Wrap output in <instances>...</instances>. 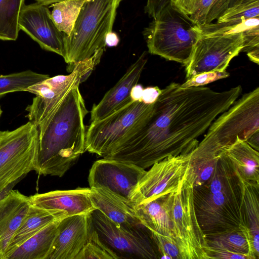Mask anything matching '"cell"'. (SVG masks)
I'll list each match as a JSON object with an SVG mask.
<instances>
[{
  "instance_id": "cell-38",
  "label": "cell",
  "mask_w": 259,
  "mask_h": 259,
  "mask_svg": "<svg viewBox=\"0 0 259 259\" xmlns=\"http://www.w3.org/2000/svg\"><path fill=\"white\" fill-rule=\"evenodd\" d=\"M143 88L140 84H136L132 88L130 96L133 101H142Z\"/></svg>"
},
{
  "instance_id": "cell-28",
  "label": "cell",
  "mask_w": 259,
  "mask_h": 259,
  "mask_svg": "<svg viewBox=\"0 0 259 259\" xmlns=\"http://www.w3.org/2000/svg\"><path fill=\"white\" fill-rule=\"evenodd\" d=\"M85 0H64L51 4L52 19L60 31L69 35Z\"/></svg>"
},
{
  "instance_id": "cell-19",
  "label": "cell",
  "mask_w": 259,
  "mask_h": 259,
  "mask_svg": "<svg viewBox=\"0 0 259 259\" xmlns=\"http://www.w3.org/2000/svg\"><path fill=\"white\" fill-rule=\"evenodd\" d=\"M90 188L56 190L29 197L31 205L62 214L65 218L89 214L96 209L90 197Z\"/></svg>"
},
{
  "instance_id": "cell-14",
  "label": "cell",
  "mask_w": 259,
  "mask_h": 259,
  "mask_svg": "<svg viewBox=\"0 0 259 259\" xmlns=\"http://www.w3.org/2000/svg\"><path fill=\"white\" fill-rule=\"evenodd\" d=\"M146 170L133 164L104 158L96 161L90 170V188L104 187L130 200Z\"/></svg>"
},
{
  "instance_id": "cell-21",
  "label": "cell",
  "mask_w": 259,
  "mask_h": 259,
  "mask_svg": "<svg viewBox=\"0 0 259 259\" xmlns=\"http://www.w3.org/2000/svg\"><path fill=\"white\" fill-rule=\"evenodd\" d=\"M175 193L135 203L134 208L142 224L151 232L172 238L170 209Z\"/></svg>"
},
{
  "instance_id": "cell-30",
  "label": "cell",
  "mask_w": 259,
  "mask_h": 259,
  "mask_svg": "<svg viewBox=\"0 0 259 259\" xmlns=\"http://www.w3.org/2000/svg\"><path fill=\"white\" fill-rule=\"evenodd\" d=\"M256 17H259V0H242L229 6L215 23L232 26Z\"/></svg>"
},
{
  "instance_id": "cell-37",
  "label": "cell",
  "mask_w": 259,
  "mask_h": 259,
  "mask_svg": "<svg viewBox=\"0 0 259 259\" xmlns=\"http://www.w3.org/2000/svg\"><path fill=\"white\" fill-rule=\"evenodd\" d=\"M199 0H170L171 4L185 14L190 15Z\"/></svg>"
},
{
  "instance_id": "cell-43",
  "label": "cell",
  "mask_w": 259,
  "mask_h": 259,
  "mask_svg": "<svg viewBox=\"0 0 259 259\" xmlns=\"http://www.w3.org/2000/svg\"><path fill=\"white\" fill-rule=\"evenodd\" d=\"M37 2L41 3L46 5H49L55 3L59 2L64 0H35Z\"/></svg>"
},
{
  "instance_id": "cell-13",
  "label": "cell",
  "mask_w": 259,
  "mask_h": 259,
  "mask_svg": "<svg viewBox=\"0 0 259 259\" xmlns=\"http://www.w3.org/2000/svg\"><path fill=\"white\" fill-rule=\"evenodd\" d=\"M190 153L170 156L154 163L146 171L130 200L136 204L176 192L185 181Z\"/></svg>"
},
{
  "instance_id": "cell-36",
  "label": "cell",
  "mask_w": 259,
  "mask_h": 259,
  "mask_svg": "<svg viewBox=\"0 0 259 259\" xmlns=\"http://www.w3.org/2000/svg\"><path fill=\"white\" fill-rule=\"evenodd\" d=\"M161 93L158 87H150L143 89L142 101L147 104H154Z\"/></svg>"
},
{
  "instance_id": "cell-9",
  "label": "cell",
  "mask_w": 259,
  "mask_h": 259,
  "mask_svg": "<svg viewBox=\"0 0 259 259\" xmlns=\"http://www.w3.org/2000/svg\"><path fill=\"white\" fill-rule=\"evenodd\" d=\"M153 106L132 100L104 118L91 122L86 131V151L103 157L147 121Z\"/></svg>"
},
{
  "instance_id": "cell-17",
  "label": "cell",
  "mask_w": 259,
  "mask_h": 259,
  "mask_svg": "<svg viewBox=\"0 0 259 259\" xmlns=\"http://www.w3.org/2000/svg\"><path fill=\"white\" fill-rule=\"evenodd\" d=\"M89 214L69 216L59 221L57 233L47 259H75L88 238Z\"/></svg>"
},
{
  "instance_id": "cell-46",
  "label": "cell",
  "mask_w": 259,
  "mask_h": 259,
  "mask_svg": "<svg viewBox=\"0 0 259 259\" xmlns=\"http://www.w3.org/2000/svg\"><path fill=\"white\" fill-rule=\"evenodd\" d=\"M0 253H1V246H0Z\"/></svg>"
},
{
  "instance_id": "cell-44",
  "label": "cell",
  "mask_w": 259,
  "mask_h": 259,
  "mask_svg": "<svg viewBox=\"0 0 259 259\" xmlns=\"http://www.w3.org/2000/svg\"><path fill=\"white\" fill-rule=\"evenodd\" d=\"M240 1L242 0H229L228 7L237 2Z\"/></svg>"
},
{
  "instance_id": "cell-24",
  "label": "cell",
  "mask_w": 259,
  "mask_h": 259,
  "mask_svg": "<svg viewBox=\"0 0 259 259\" xmlns=\"http://www.w3.org/2000/svg\"><path fill=\"white\" fill-rule=\"evenodd\" d=\"M60 220L54 222L40 230L16 248L6 259H47L55 238Z\"/></svg>"
},
{
  "instance_id": "cell-31",
  "label": "cell",
  "mask_w": 259,
  "mask_h": 259,
  "mask_svg": "<svg viewBox=\"0 0 259 259\" xmlns=\"http://www.w3.org/2000/svg\"><path fill=\"white\" fill-rule=\"evenodd\" d=\"M75 259L118 258L100 241L96 232L90 226L87 241Z\"/></svg>"
},
{
  "instance_id": "cell-35",
  "label": "cell",
  "mask_w": 259,
  "mask_h": 259,
  "mask_svg": "<svg viewBox=\"0 0 259 259\" xmlns=\"http://www.w3.org/2000/svg\"><path fill=\"white\" fill-rule=\"evenodd\" d=\"M229 0H214L206 20L205 26L217 20L228 7Z\"/></svg>"
},
{
  "instance_id": "cell-45",
  "label": "cell",
  "mask_w": 259,
  "mask_h": 259,
  "mask_svg": "<svg viewBox=\"0 0 259 259\" xmlns=\"http://www.w3.org/2000/svg\"><path fill=\"white\" fill-rule=\"evenodd\" d=\"M2 110L1 107L0 106V117H1V116L2 115Z\"/></svg>"
},
{
  "instance_id": "cell-11",
  "label": "cell",
  "mask_w": 259,
  "mask_h": 259,
  "mask_svg": "<svg viewBox=\"0 0 259 259\" xmlns=\"http://www.w3.org/2000/svg\"><path fill=\"white\" fill-rule=\"evenodd\" d=\"M172 238L181 259H209L206 241L198 222L193 197V187L185 181L174 193L170 209Z\"/></svg>"
},
{
  "instance_id": "cell-40",
  "label": "cell",
  "mask_w": 259,
  "mask_h": 259,
  "mask_svg": "<svg viewBox=\"0 0 259 259\" xmlns=\"http://www.w3.org/2000/svg\"><path fill=\"white\" fill-rule=\"evenodd\" d=\"M251 147L258 151L259 130L252 134L246 141Z\"/></svg>"
},
{
  "instance_id": "cell-18",
  "label": "cell",
  "mask_w": 259,
  "mask_h": 259,
  "mask_svg": "<svg viewBox=\"0 0 259 259\" xmlns=\"http://www.w3.org/2000/svg\"><path fill=\"white\" fill-rule=\"evenodd\" d=\"M147 62V52L145 51L102 100L98 104H94L91 111V122L104 118L132 101L131 91L138 84Z\"/></svg>"
},
{
  "instance_id": "cell-7",
  "label": "cell",
  "mask_w": 259,
  "mask_h": 259,
  "mask_svg": "<svg viewBox=\"0 0 259 259\" xmlns=\"http://www.w3.org/2000/svg\"><path fill=\"white\" fill-rule=\"evenodd\" d=\"M251 23L249 19L232 26L217 25L211 31L202 32L186 66V79L203 72L226 70L231 60L241 52L242 32Z\"/></svg>"
},
{
  "instance_id": "cell-1",
  "label": "cell",
  "mask_w": 259,
  "mask_h": 259,
  "mask_svg": "<svg viewBox=\"0 0 259 259\" xmlns=\"http://www.w3.org/2000/svg\"><path fill=\"white\" fill-rule=\"evenodd\" d=\"M242 90L240 85L222 92L202 86L183 88L172 82L161 90L147 121L103 157L145 169L168 156L188 154Z\"/></svg>"
},
{
  "instance_id": "cell-39",
  "label": "cell",
  "mask_w": 259,
  "mask_h": 259,
  "mask_svg": "<svg viewBox=\"0 0 259 259\" xmlns=\"http://www.w3.org/2000/svg\"><path fill=\"white\" fill-rule=\"evenodd\" d=\"M119 41L118 35L114 32H109L106 36L105 43L108 47H115Z\"/></svg>"
},
{
  "instance_id": "cell-20",
  "label": "cell",
  "mask_w": 259,
  "mask_h": 259,
  "mask_svg": "<svg viewBox=\"0 0 259 259\" xmlns=\"http://www.w3.org/2000/svg\"><path fill=\"white\" fill-rule=\"evenodd\" d=\"M29 197L12 190L0 200V259H3L7 247L30 206Z\"/></svg>"
},
{
  "instance_id": "cell-10",
  "label": "cell",
  "mask_w": 259,
  "mask_h": 259,
  "mask_svg": "<svg viewBox=\"0 0 259 259\" xmlns=\"http://www.w3.org/2000/svg\"><path fill=\"white\" fill-rule=\"evenodd\" d=\"M38 139L37 127L30 121L13 131H0V193L35 170Z\"/></svg>"
},
{
  "instance_id": "cell-23",
  "label": "cell",
  "mask_w": 259,
  "mask_h": 259,
  "mask_svg": "<svg viewBox=\"0 0 259 259\" xmlns=\"http://www.w3.org/2000/svg\"><path fill=\"white\" fill-rule=\"evenodd\" d=\"M240 178L259 183V153L245 141L239 139L224 152Z\"/></svg>"
},
{
  "instance_id": "cell-42",
  "label": "cell",
  "mask_w": 259,
  "mask_h": 259,
  "mask_svg": "<svg viewBox=\"0 0 259 259\" xmlns=\"http://www.w3.org/2000/svg\"><path fill=\"white\" fill-rule=\"evenodd\" d=\"M18 182H19V181H16L10 184L0 193V200L5 197L13 189V187Z\"/></svg>"
},
{
  "instance_id": "cell-26",
  "label": "cell",
  "mask_w": 259,
  "mask_h": 259,
  "mask_svg": "<svg viewBox=\"0 0 259 259\" xmlns=\"http://www.w3.org/2000/svg\"><path fill=\"white\" fill-rule=\"evenodd\" d=\"M239 177L247 226L252 238L255 252L259 256V183L244 180Z\"/></svg>"
},
{
  "instance_id": "cell-8",
  "label": "cell",
  "mask_w": 259,
  "mask_h": 259,
  "mask_svg": "<svg viewBox=\"0 0 259 259\" xmlns=\"http://www.w3.org/2000/svg\"><path fill=\"white\" fill-rule=\"evenodd\" d=\"M102 55L97 51L91 58L78 62L69 74L49 77L27 90L36 96L26 108V117L37 126L38 134L43 132L69 92L88 78Z\"/></svg>"
},
{
  "instance_id": "cell-3",
  "label": "cell",
  "mask_w": 259,
  "mask_h": 259,
  "mask_svg": "<svg viewBox=\"0 0 259 259\" xmlns=\"http://www.w3.org/2000/svg\"><path fill=\"white\" fill-rule=\"evenodd\" d=\"M193 197L197 220L205 237L247 227L240 180L224 152L209 179L193 187Z\"/></svg>"
},
{
  "instance_id": "cell-2",
  "label": "cell",
  "mask_w": 259,
  "mask_h": 259,
  "mask_svg": "<svg viewBox=\"0 0 259 259\" xmlns=\"http://www.w3.org/2000/svg\"><path fill=\"white\" fill-rule=\"evenodd\" d=\"M88 113L79 87L72 89L38 134L36 172L62 177L86 151L84 119Z\"/></svg>"
},
{
  "instance_id": "cell-25",
  "label": "cell",
  "mask_w": 259,
  "mask_h": 259,
  "mask_svg": "<svg viewBox=\"0 0 259 259\" xmlns=\"http://www.w3.org/2000/svg\"><path fill=\"white\" fill-rule=\"evenodd\" d=\"M206 246L227 252L244 254L250 259H258L254 250L252 238L247 227L232 232L205 237Z\"/></svg>"
},
{
  "instance_id": "cell-34",
  "label": "cell",
  "mask_w": 259,
  "mask_h": 259,
  "mask_svg": "<svg viewBox=\"0 0 259 259\" xmlns=\"http://www.w3.org/2000/svg\"><path fill=\"white\" fill-rule=\"evenodd\" d=\"M214 0H199L196 5L192 13L190 15L191 19L200 27L205 25L207 16Z\"/></svg>"
},
{
  "instance_id": "cell-29",
  "label": "cell",
  "mask_w": 259,
  "mask_h": 259,
  "mask_svg": "<svg viewBox=\"0 0 259 259\" xmlns=\"http://www.w3.org/2000/svg\"><path fill=\"white\" fill-rule=\"evenodd\" d=\"M48 74L27 70L7 75H0V98L8 93L27 91L31 86L49 78Z\"/></svg>"
},
{
  "instance_id": "cell-22",
  "label": "cell",
  "mask_w": 259,
  "mask_h": 259,
  "mask_svg": "<svg viewBox=\"0 0 259 259\" xmlns=\"http://www.w3.org/2000/svg\"><path fill=\"white\" fill-rule=\"evenodd\" d=\"M64 218L59 212L30 205L26 215L12 236L3 259H6L16 248L40 230L51 223Z\"/></svg>"
},
{
  "instance_id": "cell-27",
  "label": "cell",
  "mask_w": 259,
  "mask_h": 259,
  "mask_svg": "<svg viewBox=\"0 0 259 259\" xmlns=\"http://www.w3.org/2000/svg\"><path fill=\"white\" fill-rule=\"evenodd\" d=\"M25 0H0V40H16L19 19Z\"/></svg>"
},
{
  "instance_id": "cell-5",
  "label": "cell",
  "mask_w": 259,
  "mask_h": 259,
  "mask_svg": "<svg viewBox=\"0 0 259 259\" xmlns=\"http://www.w3.org/2000/svg\"><path fill=\"white\" fill-rule=\"evenodd\" d=\"M122 0H85L69 35L64 38L67 70L104 49L112 31L116 10Z\"/></svg>"
},
{
  "instance_id": "cell-16",
  "label": "cell",
  "mask_w": 259,
  "mask_h": 259,
  "mask_svg": "<svg viewBox=\"0 0 259 259\" xmlns=\"http://www.w3.org/2000/svg\"><path fill=\"white\" fill-rule=\"evenodd\" d=\"M90 197L96 209L122 229L136 235L151 237V232L138 217L135 203L131 200L104 187L90 188Z\"/></svg>"
},
{
  "instance_id": "cell-41",
  "label": "cell",
  "mask_w": 259,
  "mask_h": 259,
  "mask_svg": "<svg viewBox=\"0 0 259 259\" xmlns=\"http://www.w3.org/2000/svg\"><path fill=\"white\" fill-rule=\"evenodd\" d=\"M249 59L253 63L258 64L259 63V48L254 49L247 53Z\"/></svg>"
},
{
  "instance_id": "cell-4",
  "label": "cell",
  "mask_w": 259,
  "mask_h": 259,
  "mask_svg": "<svg viewBox=\"0 0 259 259\" xmlns=\"http://www.w3.org/2000/svg\"><path fill=\"white\" fill-rule=\"evenodd\" d=\"M143 34L149 53L186 66L202 32L189 15L169 3L158 12Z\"/></svg>"
},
{
  "instance_id": "cell-15",
  "label": "cell",
  "mask_w": 259,
  "mask_h": 259,
  "mask_svg": "<svg viewBox=\"0 0 259 259\" xmlns=\"http://www.w3.org/2000/svg\"><path fill=\"white\" fill-rule=\"evenodd\" d=\"M19 27L44 50L65 57V34L54 23L47 5L36 2L24 5L19 19Z\"/></svg>"
},
{
  "instance_id": "cell-33",
  "label": "cell",
  "mask_w": 259,
  "mask_h": 259,
  "mask_svg": "<svg viewBox=\"0 0 259 259\" xmlns=\"http://www.w3.org/2000/svg\"><path fill=\"white\" fill-rule=\"evenodd\" d=\"M230 75L226 70L223 71H209L195 75L181 84L183 88L201 87L219 79L225 78Z\"/></svg>"
},
{
  "instance_id": "cell-6",
  "label": "cell",
  "mask_w": 259,
  "mask_h": 259,
  "mask_svg": "<svg viewBox=\"0 0 259 259\" xmlns=\"http://www.w3.org/2000/svg\"><path fill=\"white\" fill-rule=\"evenodd\" d=\"M195 149L219 156L238 139L246 141L259 130V88L244 94L215 118Z\"/></svg>"
},
{
  "instance_id": "cell-32",
  "label": "cell",
  "mask_w": 259,
  "mask_h": 259,
  "mask_svg": "<svg viewBox=\"0 0 259 259\" xmlns=\"http://www.w3.org/2000/svg\"><path fill=\"white\" fill-rule=\"evenodd\" d=\"M159 255V258L181 259L179 248L174 239L155 232H151Z\"/></svg>"
},
{
  "instance_id": "cell-12",
  "label": "cell",
  "mask_w": 259,
  "mask_h": 259,
  "mask_svg": "<svg viewBox=\"0 0 259 259\" xmlns=\"http://www.w3.org/2000/svg\"><path fill=\"white\" fill-rule=\"evenodd\" d=\"M91 228L100 241L119 258H159L150 237L133 234L118 226L98 209L89 214Z\"/></svg>"
}]
</instances>
